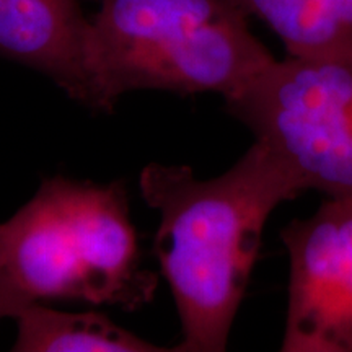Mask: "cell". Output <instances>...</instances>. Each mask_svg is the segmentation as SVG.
Masks as SVG:
<instances>
[{
    "label": "cell",
    "instance_id": "obj_1",
    "mask_svg": "<svg viewBox=\"0 0 352 352\" xmlns=\"http://www.w3.org/2000/svg\"><path fill=\"white\" fill-rule=\"evenodd\" d=\"M139 188L160 214L153 250L182 323V341L171 351H226L267 219L305 188L256 140L215 178L199 179L186 165L151 164L140 171Z\"/></svg>",
    "mask_w": 352,
    "mask_h": 352
},
{
    "label": "cell",
    "instance_id": "obj_2",
    "mask_svg": "<svg viewBox=\"0 0 352 352\" xmlns=\"http://www.w3.org/2000/svg\"><path fill=\"white\" fill-rule=\"evenodd\" d=\"M0 272L20 307L80 300L135 310L152 302L122 182L43 179L36 195L0 223Z\"/></svg>",
    "mask_w": 352,
    "mask_h": 352
},
{
    "label": "cell",
    "instance_id": "obj_3",
    "mask_svg": "<svg viewBox=\"0 0 352 352\" xmlns=\"http://www.w3.org/2000/svg\"><path fill=\"white\" fill-rule=\"evenodd\" d=\"M248 19L233 0H100L88 41L95 111L135 90L233 98L274 60Z\"/></svg>",
    "mask_w": 352,
    "mask_h": 352
},
{
    "label": "cell",
    "instance_id": "obj_4",
    "mask_svg": "<svg viewBox=\"0 0 352 352\" xmlns=\"http://www.w3.org/2000/svg\"><path fill=\"white\" fill-rule=\"evenodd\" d=\"M226 109L305 191L352 197V57L274 59Z\"/></svg>",
    "mask_w": 352,
    "mask_h": 352
},
{
    "label": "cell",
    "instance_id": "obj_5",
    "mask_svg": "<svg viewBox=\"0 0 352 352\" xmlns=\"http://www.w3.org/2000/svg\"><path fill=\"white\" fill-rule=\"evenodd\" d=\"M289 253L284 352H352V197L280 232Z\"/></svg>",
    "mask_w": 352,
    "mask_h": 352
},
{
    "label": "cell",
    "instance_id": "obj_6",
    "mask_svg": "<svg viewBox=\"0 0 352 352\" xmlns=\"http://www.w3.org/2000/svg\"><path fill=\"white\" fill-rule=\"evenodd\" d=\"M90 19L78 0H0V57L46 76L95 111Z\"/></svg>",
    "mask_w": 352,
    "mask_h": 352
},
{
    "label": "cell",
    "instance_id": "obj_7",
    "mask_svg": "<svg viewBox=\"0 0 352 352\" xmlns=\"http://www.w3.org/2000/svg\"><path fill=\"white\" fill-rule=\"evenodd\" d=\"M15 352L170 351L113 323L98 311H64L33 302L16 314Z\"/></svg>",
    "mask_w": 352,
    "mask_h": 352
},
{
    "label": "cell",
    "instance_id": "obj_8",
    "mask_svg": "<svg viewBox=\"0 0 352 352\" xmlns=\"http://www.w3.org/2000/svg\"><path fill=\"white\" fill-rule=\"evenodd\" d=\"M290 57H352V0H233Z\"/></svg>",
    "mask_w": 352,
    "mask_h": 352
},
{
    "label": "cell",
    "instance_id": "obj_9",
    "mask_svg": "<svg viewBox=\"0 0 352 352\" xmlns=\"http://www.w3.org/2000/svg\"><path fill=\"white\" fill-rule=\"evenodd\" d=\"M21 310L19 300H16L13 292L8 287L7 280L3 279L0 272V321L6 318H15L16 314Z\"/></svg>",
    "mask_w": 352,
    "mask_h": 352
}]
</instances>
